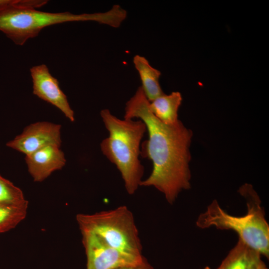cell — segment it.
I'll return each instance as SVG.
<instances>
[{
  "label": "cell",
  "mask_w": 269,
  "mask_h": 269,
  "mask_svg": "<svg viewBox=\"0 0 269 269\" xmlns=\"http://www.w3.org/2000/svg\"><path fill=\"white\" fill-rule=\"evenodd\" d=\"M26 201L20 188L0 175V204H20Z\"/></svg>",
  "instance_id": "obj_14"
},
{
  "label": "cell",
  "mask_w": 269,
  "mask_h": 269,
  "mask_svg": "<svg viewBox=\"0 0 269 269\" xmlns=\"http://www.w3.org/2000/svg\"><path fill=\"white\" fill-rule=\"evenodd\" d=\"M47 1L9 0L0 6V31L15 44L23 45L29 39L38 36L45 27L56 24L91 21L118 28L123 21L122 12L116 5L105 12L82 14L53 13L36 9L46 4Z\"/></svg>",
  "instance_id": "obj_2"
},
{
  "label": "cell",
  "mask_w": 269,
  "mask_h": 269,
  "mask_svg": "<svg viewBox=\"0 0 269 269\" xmlns=\"http://www.w3.org/2000/svg\"><path fill=\"white\" fill-rule=\"evenodd\" d=\"M61 128L60 125L48 122L33 123L6 145L25 155L49 145L61 146Z\"/></svg>",
  "instance_id": "obj_7"
},
{
  "label": "cell",
  "mask_w": 269,
  "mask_h": 269,
  "mask_svg": "<svg viewBox=\"0 0 269 269\" xmlns=\"http://www.w3.org/2000/svg\"><path fill=\"white\" fill-rule=\"evenodd\" d=\"M81 234L87 257V269H114L139 264L144 259L117 250L94 234L85 232Z\"/></svg>",
  "instance_id": "obj_6"
},
{
  "label": "cell",
  "mask_w": 269,
  "mask_h": 269,
  "mask_svg": "<svg viewBox=\"0 0 269 269\" xmlns=\"http://www.w3.org/2000/svg\"><path fill=\"white\" fill-rule=\"evenodd\" d=\"M182 100L179 92H172L169 94L164 93L149 102L151 112L160 122L168 125L176 123L178 111Z\"/></svg>",
  "instance_id": "obj_11"
},
{
  "label": "cell",
  "mask_w": 269,
  "mask_h": 269,
  "mask_svg": "<svg viewBox=\"0 0 269 269\" xmlns=\"http://www.w3.org/2000/svg\"><path fill=\"white\" fill-rule=\"evenodd\" d=\"M133 63L140 77V87L149 102L164 94L159 84V70L152 67L147 59L139 55L134 57Z\"/></svg>",
  "instance_id": "obj_10"
},
{
  "label": "cell",
  "mask_w": 269,
  "mask_h": 269,
  "mask_svg": "<svg viewBox=\"0 0 269 269\" xmlns=\"http://www.w3.org/2000/svg\"><path fill=\"white\" fill-rule=\"evenodd\" d=\"M28 201L20 204H0V233L15 228L26 217Z\"/></svg>",
  "instance_id": "obj_12"
},
{
  "label": "cell",
  "mask_w": 269,
  "mask_h": 269,
  "mask_svg": "<svg viewBox=\"0 0 269 269\" xmlns=\"http://www.w3.org/2000/svg\"><path fill=\"white\" fill-rule=\"evenodd\" d=\"M261 256L259 252L251 249L245 269H269L262 260Z\"/></svg>",
  "instance_id": "obj_15"
},
{
  "label": "cell",
  "mask_w": 269,
  "mask_h": 269,
  "mask_svg": "<svg viewBox=\"0 0 269 269\" xmlns=\"http://www.w3.org/2000/svg\"><path fill=\"white\" fill-rule=\"evenodd\" d=\"M60 147L57 145H49L25 155L28 172L34 181H43L65 165L66 160Z\"/></svg>",
  "instance_id": "obj_9"
},
{
  "label": "cell",
  "mask_w": 269,
  "mask_h": 269,
  "mask_svg": "<svg viewBox=\"0 0 269 269\" xmlns=\"http://www.w3.org/2000/svg\"><path fill=\"white\" fill-rule=\"evenodd\" d=\"M202 269H211L209 267L206 266Z\"/></svg>",
  "instance_id": "obj_17"
},
{
  "label": "cell",
  "mask_w": 269,
  "mask_h": 269,
  "mask_svg": "<svg viewBox=\"0 0 269 269\" xmlns=\"http://www.w3.org/2000/svg\"><path fill=\"white\" fill-rule=\"evenodd\" d=\"M114 269H154V268L147 261L146 259L144 258V260L139 264L133 265L125 266L119 267Z\"/></svg>",
  "instance_id": "obj_16"
},
{
  "label": "cell",
  "mask_w": 269,
  "mask_h": 269,
  "mask_svg": "<svg viewBox=\"0 0 269 269\" xmlns=\"http://www.w3.org/2000/svg\"><path fill=\"white\" fill-rule=\"evenodd\" d=\"M30 72L33 94L56 107L71 122H74V112L67 96L61 89L58 80L51 74L47 66L45 64L33 66L30 69Z\"/></svg>",
  "instance_id": "obj_8"
},
{
  "label": "cell",
  "mask_w": 269,
  "mask_h": 269,
  "mask_svg": "<svg viewBox=\"0 0 269 269\" xmlns=\"http://www.w3.org/2000/svg\"><path fill=\"white\" fill-rule=\"evenodd\" d=\"M100 116L109 132L100 143L101 151L120 171L127 192L134 194L144 173L139 157L145 125L140 120L119 119L107 109L101 111Z\"/></svg>",
  "instance_id": "obj_3"
},
{
  "label": "cell",
  "mask_w": 269,
  "mask_h": 269,
  "mask_svg": "<svg viewBox=\"0 0 269 269\" xmlns=\"http://www.w3.org/2000/svg\"><path fill=\"white\" fill-rule=\"evenodd\" d=\"M251 248L241 239L229 252L216 269H245Z\"/></svg>",
  "instance_id": "obj_13"
},
{
  "label": "cell",
  "mask_w": 269,
  "mask_h": 269,
  "mask_svg": "<svg viewBox=\"0 0 269 269\" xmlns=\"http://www.w3.org/2000/svg\"><path fill=\"white\" fill-rule=\"evenodd\" d=\"M76 220L81 232L94 234L123 252L143 257L138 230L133 215L127 206L93 214H79Z\"/></svg>",
  "instance_id": "obj_5"
},
{
  "label": "cell",
  "mask_w": 269,
  "mask_h": 269,
  "mask_svg": "<svg viewBox=\"0 0 269 269\" xmlns=\"http://www.w3.org/2000/svg\"><path fill=\"white\" fill-rule=\"evenodd\" d=\"M238 192L246 201L247 212L245 215L234 216L229 214L215 199L199 215L196 225L202 229L215 227L233 231L250 248L269 259V225L261 199L249 183L242 185Z\"/></svg>",
  "instance_id": "obj_4"
},
{
  "label": "cell",
  "mask_w": 269,
  "mask_h": 269,
  "mask_svg": "<svg viewBox=\"0 0 269 269\" xmlns=\"http://www.w3.org/2000/svg\"><path fill=\"white\" fill-rule=\"evenodd\" d=\"M149 104L138 87L126 103L124 118L139 119L148 133V139L141 144L140 155L150 160L153 167L140 186L155 188L172 204L182 190L191 187L189 147L193 134L179 120L171 125L160 122L151 112Z\"/></svg>",
  "instance_id": "obj_1"
}]
</instances>
